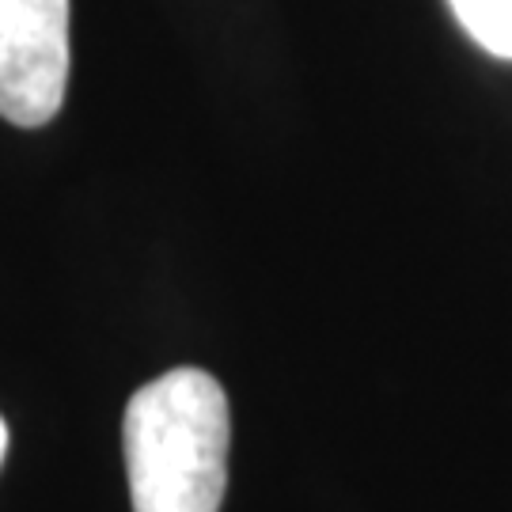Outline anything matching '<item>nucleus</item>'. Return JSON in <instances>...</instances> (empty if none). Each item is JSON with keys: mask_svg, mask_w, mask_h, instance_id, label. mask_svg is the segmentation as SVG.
<instances>
[{"mask_svg": "<svg viewBox=\"0 0 512 512\" xmlns=\"http://www.w3.org/2000/svg\"><path fill=\"white\" fill-rule=\"evenodd\" d=\"M228 395L202 368H171L126 406L133 512H220L228 486Z\"/></svg>", "mask_w": 512, "mask_h": 512, "instance_id": "nucleus-1", "label": "nucleus"}, {"mask_svg": "<svg viewBox=\"0 0 512 512\" xmlns=\"http://www.w3.org/2000/svg\"><path fill=\"white\" fill-rule=\"evenodd\" d=\"M459 27L486 54L512 61V0H448Z\"/></svg>", "mask_w": 512, "mask_h": 512, "instance_id": "nucleus-3", "label": "nucleus"}, {"mask_svg": "<svg viewBox=\"0 0 512 512\" xmlns=\"http://www.w3.org/2000/svg\"><path fill=\"white\" fill-rule=\"evenodd\" d=\"M4 448H8V429H4V421H0V459H4Z\"/></svg>", "mask_w": 512, "mask_h": 512, "instance_id": "nucleus-4", "label": "nucleus"}, {"mask_svg": "<svg viewBox=\"0 0 512 512\" xmlns=\"http://www.w3.org/2000/svg\"><path fill=\"white\" fill-rule=\"evenodd\" d=\"M69 0H0V118L38 129L65 103Z\"/></svg>", "mask_w": 512, "mask_h": 512, "instance_id": "nucleus-2", "label": "nucleus"}]
</instances>
